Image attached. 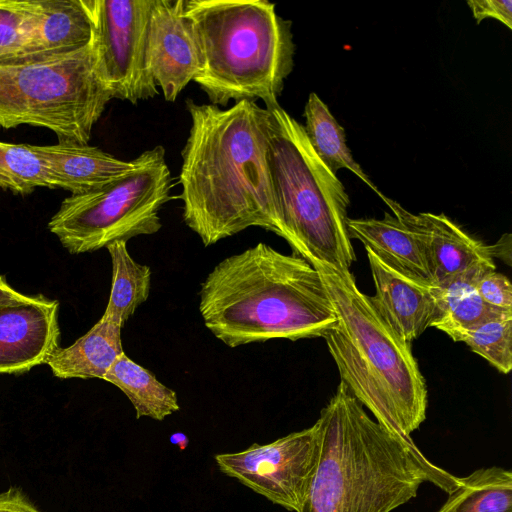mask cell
Masks as SVG:
<instances>
[{
  "mask_svg": "<svg viewBox=\"0 0 512 512\" xmlns=\"http://www.w3.org/2000/svg\"><path fill=\"white\" fill-rule=\"evenodd\" d=\"M199 298L205 327L231 348L324 337L338 321L319 271L263 242L220 261Z\"/></svg>",
  "mask_w": 512,
  "mask_h": 512,
  "instance_id": "cell-3",
  "label": "cell"
},
{
  "mask_svg": "<svg viewBox=\"0 0 512 512\" xmlns=\"http://www.w3.org/2000/svg\"><path fill=\"white\" fill-rule=\"evenodd\" d=\"M316 422L318 467L300 512H391L426 481L448 494L460 483L371 419L342 382Z\"/></svg>",
  "mask_w": 512,
  "mask_h": 512,
  "instance_id": "cell-2",
  "label": "cell"
},
{
  "mask_svg": "<svg viewBox=\"0 0 512 512\" xmlns=\"http://www.w3.org/2000/svg\"><path fill=\"white\" fill-rule=\"evenodd\" d=\"M119 325L103 316L72 345L58 348L46 364L61 379L104 378L114 361L124 353Z\"/></svg>",
  "mask_w": 512,
  "mask_h": 512,
  "instance_id": "cell-18",
  "label": "cell"
},
{
  "mask_svg": "<svg viewBox=\"0 0 512 512\" xmlns=\"http://www.w3.org/2000/svg\"><path fill=\"white\" fill-rule=\"evenodd\" d=\"M467 4L477 23L485 18H494L512 28L511 0H469Z\"/></svg>",
  "mask_w": 512,
  "mask_h": 512,
  "instance_id": "cell-28",
  "label": "cell"
},
{
  "mask_svg": "<svg viewBox=\"0 0 512 512\" xmlns=\"http://www.w3.org/2000/svg\"><path fill=\"white\" fill-rule=\"evenodd\" d=\"M317 422L267 444L214 456L220 471L291 512H300L318 467Z\"/></svg>",
  "mask_w": 512,
  "mask_h": 512,
  "instance_id": "cell-10",
  "label": "cell"
},
{
  "mask_svg": "<svg viewBox=\"0 0 512 512\" xmlns=\"http://www.w3.org/2000/svg\"><path fill=\"white\" fill-rule=\"evenodd\" d=\"M304 131L315 154L334 174L347 169L381 195L368 175L354 160L346 143L344 128L331 114L328 106L312 92L304 108Z\"/></svg>",
  "mask_w": 512,
  "mask_h": 512,
  "instance_id": "cell-21",
  "label": "cell"
},
{
  "mask_svg": "<svg viewBox=\"0 0 512 512\" xmlns=\"http://www.w3.org/2000/svg\"><path fill=\"white\" fill-rule=\"evenodd\" d=\"M33 296L25 295L15 290L6 280L4 275L0 274V304L24 302L28 301Z\"/></svg>",
  "mask_w": 512,
  "mask_h": 512,
  "instance_id": "cell-30",
  "label": "cell"
},
{
  "mask_svg": "<svg viewBox=\"0 0 512 512\" xmlns=\"http://www.w3.org/2000/svg\"><path fill=\"white\" fill-rule=\"evenodd\" d=\"M126 243L116 241L106 247L112 262V285L102 316L120 327L148 299L151 286L150 267L136 262Z\"/></svg>",
  "mask_w": 512,
  "mask_h": 512,
  "instance_id": "cell-22",
  "label": "cell"
},
{
  "mask_svg": "<svg viewBox=\"0 0 512 512\" xmlns=\"http://www.w3.org/2000/svg\"><path fill=\"white\" fill-rule=\"evenodd\" d=\"M455 342H464L504 374L512 369V314L492 318L470 328L441 330Z\"/></svg>",
  "mask_w": 512,
  "mask_h": 512,
  "instance_id": "cell-24",
  "label": "cell"
},
{
  "mask_svg": "<svg viewBox=\"0 0 512 512\" xmlns=\"http://www.w3.org/2000/svg\"><path fill=\"white\" fill-rule=\"evenodd\" d=\"M103 380L127 396L137 419L149 417L162 421L180 410L176 392L162 384L148 369L131 360L125 352L114 361Z\"/></svg>",
  "mask_w": 512,
  "mask_h": 512,
  "instance_id": "cell-20",
  "label": "cell"
},
{
  "mask_svg": "<svg viewBox=\"0 0 512 512\" xmlns=\"http://www.w3.org/2000/svg\"><path fill=\"white\" fill-rule=\"evenodd\" d=\"M496 270L492 258L478 260L463 272L434 286L437 314L431 327L470 328L512 311L497 310L486 304L477 291L481 277Z\"/></svg>",
  "mask_w": 512,
  "mask_h": 512,
  "instance_id": "cell-17",
  "label": "cell"
},
{
  "mask_svg": "<svg viewBox=\"0 0 512 512\" xmlns=\"http://www.w3.org/2000/svg\"><path fill=\"white\" fill-rule=\"evenodd\" d=\"M265 108L271 113L269 167L286 241L309 263L350 270L356 256L344 185L315 154L303 125L279 103Z\"/></svg>",
  "mask_w": 512,
  "mask_h": 512,
  "instance_id": "cell-6",
  "label": "cell"
},
{
  "mask_svg": "<svg viewBox=\"0 0 512 512\" xmlns=\"http://www.w3.org/2000/svg\"><path fill=\"white\" fill-rule=\"evenodd\" d=\"M148 67L166 101L174 102L200 70V52L184 0H152Z\"/></svg>",
  "mask_w": 512,
  "mask_h": 512,
  "instance_id": "cell-11",
  "label": "cell"
},
{
  "mask_svg": "<svg viewBox=\"0 0 512 512\" xmlns=\"http://www.w3.org/2000/svg\"><path fill=\"white\" fill-rule=\"evenodd\" d=\"M43 161L52 189L61 188L71 195L101 189L131 173L138 157L121 160L88 144L59 141L53 145H31Z\"/></svg>",
  "mask_w": 512,
  "mask_h": 512,
  "instance_id": "cell-15",
  "label": "cell"
},
{
  "mask_svg": "<svg viewBox=\"0 0 512 512\" xmlns=\"http://www.w3.org/2000/svg\"><path fill=\"white\" fill-rule=\"evenodd\" d=\"M310 264L319 271L338 317L323 338L340 382L381 426L413 442L411 433L426 419L428 397L411 344L379 316L350 270Z\"/></svg>",
  "mask_w": 512,
  "mask_h": 512,
  "instance_id": "cell-4",
  "label": "cell"
},
{
  "mask_svg": "<svg viewBox=\"0 0 512 512\" xmlns=\"http://www.w3.org/2000/svg\"><path fill=\"white\" fill-rule=\"evenodd\" d=\"M365 249L375 287L368 300L389 327L411 344L436 318L434 286L394 270Z\"/></svg>",
  "mask_w": 512,
  "mask_h": 512,
  "instance_id": "cell-14",
  "label": "cell"
},
{
  "mask_svg": "<svg viewBox=\"0 0 512 512\" xmlns=\"http://www.w3.org/2000/svg\"><path fill=\"white\" fill-rule=\"evenodd\" d=\"M351 239H357L382 262L416 280L431 283L423 251L413 233L394 215L382 219H347Z\"/></svg>",
  "mask_w": 512,
  "mask_h": 512,
  "instance_id": "cell-16",
  "label": "cell"
},
{
  "mask_svg": "<svg viewBox=\"0 0 512 512\" xmlns=\"http://www.w3.org/2000/svg\"><path fill=\"white\" fill-rule=\"evenodd\" d=\"M59 302L43 295L0 304V374L46 364L60 347Z\"/></svg>",
  "mask_w": 512,
  "mask_h": 512,
  "instance_id": "cell-12",
  "label": "cell"
},
{
  "mask_svg": "<svg viewBox=\"0 0 512 512\" xmlns=\"http://www.w3.org/2000/svg\"><path fill=\"white\" fill-rule=\"evenodd\" d=\"M39 187L52 189L47 169L31 144L0 141V188L27 195Z\"/></svg>",
  "mask_w": 512,
  "mask_h": 512,
  "instance_id": "cell-25",
  "label": "cell"
},
{
  "mask_svg": "<svg viewBox=\"0 0 512 512\" xmlns=\"http://www.w3.org/2000/svg\"><path fill=\"white\" fill-rule=\"evenodd\" d=\"M438 512H512V472L492 466L460 478Z\"/></svg>",
  "mask_w": 512,
  "mask_h": 512,
  "instance_id": "cell-23",
  "label": "cell"
},
{
  "mask_svg": "<svg viewBox=\"0 0 512 512\" xmlns=\"http://www.w3.org/2000/svg\"><path fill=\"white\" fill-rule=\"evenodd\" d=\"M0 512H41L19 487L0 493Z\"/></svg>",
  "mask_w": 512,
  "mask_h": 512,
  "instance_id": "cell-29",
  "label": "cell"
},
{
  "mask_svg": "<svg viewBox=\"0 0 512 512\" xmlns=\"http://www.w3.org/2000/svg\"><path fill=\"white\" fill-rule=\"evenodd\" d=\"M477 291L489 306L501 311H512V286L504 274L496 270L487 272L479 280Z\"/></svg>",
  "mask_w": 512,
  "mask_h": 512,
  "instance_id": "cell-27",
  "label": "cell"
},
{
  "mask_svg": "<svg viewBox=\"0 0 512 512\" xmlns=\"http://www.w3.org/2000/svg\"><path fill=\"white\" fill-rule=\"evenodd\" d=\"M380 197L417 239L430 273L432 284L439 285L463 272L478 260L495 256L488 246L466 233L444 214H413L396 201Z\"/></svg>",
  "mask_w": 512,
  "mask_h": 512,
  "instance_id": "cell-13",
  "label": "cell"
},
{
  "mask_svg": "<svg viewBox=\"0 0 512 512\" xmlns=\"http://www.w3.org/2000/svg\"><path fill=\"white\" fill-rule=\"evenodd\" d=\"M102 76L113 98L137 104L159 94L148 67L152 0H85Z\"/></svg>",
  "mask_w": 512,
  "mask_h": 512,
  "instance_id": "cell-9",
  "label": "cell"
},
{
  "mask_svg": "<svg viewBox=\"0 0 512 512\" xmlns=\"http://www.w3.org/2000/svg\"><path fill=\"white\" fill-rule=\"evenodd\" d=\"M170 442L178 446L181 450H184L187 447L189 440L184 433L176 432L170 436Z\"/></svg>",
  "mask_w": 512,
  "mask_h": 512,
  "instance_id": "cell-31",
  "label": "cell"
},
{
  "mask_svg": "<svg viewBox=\"0 0 512 512\" xmlns=\"http://www.w3.org/2000/svg\"><path fill=\"white\" fill-rule=\"evenodd\" d=\"M34 34L31 0H0V61L31 54Z\"/></svg>",
  "mask_w": 512,
  "mask_h": 512,
  "instance_id": "cell-26",
  "label": "cell"
},
{
  "mask_svg": "<svg viewBox=\"0 0 512 512\" xmlns=\"http://www.w3.org/2000/svg\"><path fill=\"white\" fill-rule=\"evenodd\" d=\"M35 34L31 54L73 50L92 39V22L85 0H31Z\"/></svg>",
  "mask_w": 512,
  "mask_h": 512,
  "instance_id": "cell-19",
  "label": "cell"
},
{
  "mask_svg": "<svg viewBox=\"0 0 512 512\" xmlns=\"http://www.w3.org/2000/svg\"><path fill=\"white\" fill-rule=\"evenodd\" d=\"M113 99L93 40L73 50L0 61V127L30 125L59 141L88 144Z\"/></svg>",
  "mask_w": 512,
  "mask_h": 512,
  "instance_id": "cell-7",
  "label": "cell"
},
{
  "mask_svg": "<svg viewBox=\"0 0 512 512\" xmlns=\"http://www.w3.org/2000/svg\"><path fill=\"white\" fill-rule=\"evenodd\" d=\"M200 52L194 82L211 104L278 103L292 72L291 22L267 0H184Z\"/></svg>",
  "mask_w": 512,
  "mask_h": 512,
  "instance_id": "cell-5",
  "label": "cell"
},
{
  "mask_svg": "<svg viewBox=\"0 0 512 512\" xmlns=\"http://www.w3.org/2000/svg\"><path fill=\"white\" fill-rule=\"evenodd\" d=\"M191 118L179 181L183 221L204 246L249 227L286 240L269 167L271 113L242 100L228 109L186 101Z\"/></svg>",
  "mask_w": 512,
  "mask_h": 512,
  "instance_id": "cell-1",
  "label": "cell"
},
{
  "mask_svg": "<svg viewBox=\"0 0 512 512\" xmlns=\"http://www.w3.org/2000/svg\"><path fill=\"white\" fill-rule=\"evenodd\" d=\"M138 159L137 167L123 178L62 201L48 229L70 254L94 252L160 230L159 212L171 198L165 149L156 146Z\"/></svg>",
  "mask_w": 512,
  "mask_h": 512,
  "instance_id": "cell-8",
  "label": "cell"
}]
</instances>
